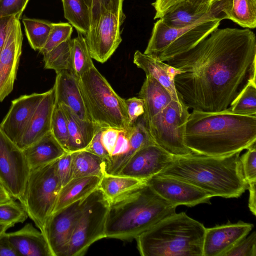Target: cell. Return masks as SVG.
<instances>
[{
	"label": "cell",
	"mask_w": 256,
	"mask_h": 256,
	"mask_svg": "<svg viewBox=\"0 0 256 256\" xmlns=\"http://www.w3.org/2000/svg\"><path fill=\"white\" fill-rule=\"evenodd\" d=\"M56 166L62 186L72 178V153L66 152L56 160Z\"/></svg>",
	"instance_id": "7bdbcfd3"
},
{
	"label": "cell",
	"mask_w": 256,
	"mask_h": 256,
	"mask_svg": "<svg viewBox=\"0 0 256 256\" xmlns=\"http://www.w3.org/2000/svg\"><path fill=\"white\" fill-rule=\"evenodd\" d=\"M232 0H214L210 10L206 14L195 12L184 0L170 8L160 19L168 26L182 28L192 24L214 20L229 19Z\"/></svg>",
	"instance_id": "e0dca14e"
},
{
	"label": "cell",
	"mask_w": 256,
	"mask_h": 256,
	"mask_svg": "<svg viewBox=\"0 0 256 256\" xmlns=\"http://www.w3.org/2000/svg\"><path fill=\"white\" fill-rule=\"evenodd\" d=\"M44 92L25 94L12 101L10 109L0 124V129L16 144L21 139Z\"/></svg>",
	"instance_id": "ac0fdd59"
},
{
	"label": "cell",
	"mask_w": 256,
	"mask_h": 256,
	"mask_svg": "<svg viewBox=\"0 0 256 256\" xmlns=\"http://www.w3.org/2000/svg\"><path fill=\"white\" fill-rule=\"evenodd\" d=\"M145 182L160 197L176 206L210 204L212 196L208 193L178 178L156 174Z\"/></svg>",
	"instance_id": "5bb4252c"
},
{
	"label": "cell",
	"mask_w": 256,
	"mask_h": 256,
	"mask_svg": "<svg viewBox=\"0 0 256 256\" xmlns=\"http://www.w3.org/2000/svg\"><path fill=\"white\" fill-rule=\"evenodd\" d=\"M144 182L132 177L105 174L100 178L98 188L112 200Z\"/></svg>",
	"instance_id": "1f68e13d"
},
{
	"label": "cell",
	"mask_w": 256,
	"mask_h": 256,
	"mask_svg": "<svg viewBox=\"0 0 256 256\" xmlns=\"http://www.w3.org/2000/svg\"><path fill=\"white\" fill-rule=\"evenodd\" d=\"M31 170L49 164L67 152L50 132L41 138L22 150Z\"/></svg>",
	"instance_id": "d4e9b609"
},
{
	"label": "cell",
	"mask_w": 256,
	"mask_h": 256,
	"mask_svg": "<svg viewBox=\"0 0 256 256\" xmlns=\"http://www.w3.org/2000/svg\"><path fill=\"white\" fill-rule=\"evenodd\" d=\"M134 64L158 80L170 94L172 100L183 103L178 95L174 85L175 76L180 72L178 70L158 58L136 50L134 56Z\"/></svg>",
	"instance_id": "7402d4cb"
},
{
	"label": "cell",
	"mask_w": 256,
	"mask_h": 256,
	"mask_svg": "<svg viewBox=\"0 0 256 256\" xmlns=\"http://www.w3.org/2000/svg\"><path fill=\"white\" fill-rule=\"evenodd\" d=\"M56 160L31 170L24 195L20 200L28 216L40 231L54 212L62 187Z\"/></svg>",
	"instance_id": "ba28073f"
},
{
	"label": "cell",
	"mask_w": 256,
	"mask_h": 256,
	"mask_svg": "<svg viewBox=\"0 0 256 256\" xmlns=\"http://www.w3.org/2000/svg\"><path fill=\"white\" fill-rule=\"evenodd\" d=\"M84 199L53 212L46 220L41 232L52 256H62L80 214Z\"/></svg>",
	"instance_id": "4fadbf2b"
},
{
	"label": "cell",
	"mask_w": 256,
	"mask_h": 256,
	"mask_svg": "<svg viewBox=\"0 0 256 256\" xmlns=\"http://www.w3.org/2000/svg\"><path fill=\"white\" fill-rule=\"evenodd\" d=\"M220 22L214 20L174 28L166 26L159 18L154 24L144 53L164 62L194 48L218 28Z\"/></svg>",
	"instance_id": "52a82bcc"
},
{
	"label": "cell",
	"mask_w": 256,
	"mask_h": 256,
	"mask_svg": "<svg viewBox=\"0 0 256 256\" xmlns=\"http://www.w3.org/2000/svg\"><path fill=\"white\" fill-rule=\"evenodd\" d=\"M101 132L102 128H100L85 150L107 160L109 158V154L101 141Z\"/></svg>",
	"instance_id": "bcb514c9"
},
{
	"label": "cell",
	"mask_w": 256,
	"mask_h": 256,
	"mask_svg": "<svg viewBox=\"0 0 256 256\" xmlns=\"http://www.w3.org/2000/svg\"><path fill=\"white\" fill-rule=\"evenodd\" d=\"M186 0L198 13L206 14L210 8V4L214 0Z\"/></svg>",
	"instance_id": "f907efd6"
},
{
	"label": "cell",
	"mask_w": 256,
	"mask_h": 256,
	"mask_svg": "<svg viewBox=\"0 0 256 256\" xmlns=\"http://www.w3.org/2000/svg\"><path fill=\"white\" fill-rule=\"evenodd\" d=\"M185 142L199 154L241 152L256 142V114H238L228 108L215 112L192 110L186 123Z\"/></svg>",
	"instance_id": "7a4b0ae2"
},
{
	"label": "cell",
	"mask_w": 256,
	"mask_h": 256,
	"mask_svg": "<svg viewBox=\"0 0 256 256\" xmlns=\"http://www.w3.org/2000/svg\"><path fill=\"white\" fill-rule=\"evenodd\" d=\"M240 153L223 156L194 153L174 156L172 162L158 174L188 182L212 198H238L248 188L242 168Z\"/></svg>",
	"instance_id": "3957f363"
},
{
	"label": "cell",
	"mask_w": 256,
	"mask_h": 256,
	"mask_svg": "<svg viewBox=\"0 0 256 256\" xmlns=\"http://www.w3.org/2000/svg\"><path fill=\"white\" fill-rule=\"evenodd\" d=\"M11 227H12V226L10 224L0 223V234L6 232L7 230Z\"/></svg>",
	"instance_id": "db71d44e"
},
{
	"label": "cell",
	"mask_w": 256,
	"mask_h": 256,
	"mask_svg": "<svg viewBox=\"0 0 256 256\" xmlns=\"http://www.w3.org/2000/svg\"><path fill=\"white\" fill-rule=\"evenodd\" d=\"M53 86L56 104L68 106L80 118L92 122L82 95L78 79L69 70L57 73Z\"/></svg>",
	"instance_id": "44dd1931"
},
{
	"label": "cell",
	"mask_w": 256,
	"mask_h": 256,
	"mask_svg": "<svg viewBox=\"0 0 256 256\" xmlns=\"http://www.w3.org/2000/svg\"><path fill=\"white\" fill-rule=\"evenodd\" d=\"M183 103L172 101L154 116L146 126L154 143L173 156H184L193 152L186 146V123L190 113Z\"/></svg>",
	"instance_id": "30bf717a"
},
{
	"label": "cell",
	"mask_w": 256,
	"mask_h": 256,
	"mask_svg": "<svg viewBox=\"0 0 256 256\" xmlns=\"http://www.w3.org/2000/svg\"><path fill=\"white\" fill-rule=\"evenodd\" d=\"M60 105L64 111L68 124L67 152H74L85 150L101 128L90 121L80 118L68 106Z\"/></svg>",
	"instance_id": "cb8c5ba5"
},
{
	"label": "cell",
	"mask_w": 256,
	"mask_h": 256,
	"mask_svg": "<svg viewBox=\"0 0 256 256\" xmlns=\"http://www.w3.org/2000/svg\"><path fill=\"white\" fill-rule=\"evenodd\" d=\"M176 207L144 182L110 200L106 238L122 240L136 238L164 218L176 213Z\"/></svg>",
	"instance_id": "277c9868"
},
{
	"label": "cell",
	"mask_w": 256,
	"mask_h": 256,
	"mask_svg": "<svg viewBox=\"0 0 256 256\" xmlns=\"http://www.w3.org/2000/svg\"><path fill=\"white\" fill-rule=\"evenodd\" d=\"M72 153V178L106 174V159L85 150Z\"/></svg>",
	"instance_id": "83f0119b"
},
{
	"label": "cell",
	"mask_w": 256,
	"mask_h": 256,
	"mask_svg": "<svg viewBox=\"0 0 256 256\" xmlns=\"http://www.w3.org/2000/svg\"><path fill=\"white\" fill-rule=\"evenodd\" d=\"M222 256H256V232L242 239Z\"/></svg>",
	"instance_id": "ab89813d"
},
{
	"label": "cell",
	"mask_w": 256,
	"mask_h": 256,
	"mask_svg": "<svg viewBox=\"0 0 256 256\" xmlns=\"http://www.w3.org/2000/svg\"><path fill=\"white\" fill-rule=\"evenodd\" d=\"M78 80L92 122L101 128L124 129L129 126L125 99L114 90L94 66Z\"/></svg>",
	"instance_id": "8992f818"
},
{
	"label": "cell",
	"mask_w": 256,
	"mask_h": 256,
	"mask_svg": "<svg viewBox=\"0 0 256 256\" xmlns=\"http://www.w3.org/2000/svg\"><path fill=\"white\" fill-rule=\"evenodd\" d=\"M129 126H133L144 114V102L140 98L132 97L125 99Z\"/></svg>",
	"instance_id": "ee69618b"
},
{
	"label": "cell",
	"mask_w": 256,
	"mask_h": 256,
	"mask_svg": "<svg viewBox=\"0 0 256 256\" xmlns=\"http://www.w3.org/2000/svg\"><path fill=\"white\" fill-rule=\"evenodd\" d=\"M184 0H155L152 4L156 13L154 19L160 18L170 8Z\"/></svg>",
	"instance_id": "7dc6e473"
},
{
	"label": "cell",
	"mask_w": 256,
	"mask_h": 256,
	"mask_svg": "<svg viewBox=\"0 0 256 256\" xmlns=\"http://www.w3.org/2000/svg\"><path fill=\"white\" fill-rule=\"evenodd\" d=\"M110 200L98 188L84 198L82 212L62 256L84 255L96 242L106 238Z\"/></svg>",
	"instance_id": "9c48e42d"
},
{
	"label": "cell",
	"mask_w": 256,
	"mask_h": 256,
	"mask_svg": "<svg viewBox=\"0 0 256 256\" xmlns=\"http://www.w3.org/2000/svg\"><path fill=\"white\" fill-rule=\"evenodd\" d=\"M173 156L156 144H150L136 152L116 175L145 182L159 174Z\"/></svg>",
	"instance_id": "2e32d148"
},
{
	"label": "cell",
	"mask_w": 256,
	"mask_h": 256,
	"mask_svg": "<svg viewBox=\"0 0 256 256\" xmlns=\"http://www.w3.org/2000/svg\"><path fill=\"white\" fill-rule=\"evenodd\" d=\"M26 36L32 48L41 50L50 35L52 23L44 20L24 17L22 20Z\"/></svg>",
	"instance_id": "d6a6232c"
},
{
	"label": "cell",
	"mask_w": 256,
	"mask_h": 256,
	"mask_svg": "<svg viewBox=\"0 0 256 256\" xmlns=\"http://www.w3.org/2000/svg\"><path fill=\"white\" fill-rule=\"evenodd\" d=\"M13 198L0 182V204L10 202Z\"/></svg>",
	"instance_id": "f5cc1de1"
},
{
	"label": "cell",
	"mask_w": 256,
	"mask_h": 256,
	"mask_svg": "<svg viewBox=\"0 0 256 256\" xmlns=\"http://www.w3.org/2000/svg\"><path fill=\"white\" fill-rule=\"evenodd\" d=\"M256 182L248 184V190L250 192L248 208L252 214H256Z\"/></svg>",
	"instance_id": "816d5d0a"
},
{
	"label": "cell",
	"mask_w": 256,
	"mask_h": 256,
	"mask_svg": "<svg viewBox=\"0 0 256 256\" xmlns=\"http://www.w3.org/2000/svg\"><path fill=\"white\" fill-rule=\"evenodd\" d=\"M240 160L244 176L248 184L256 182V142L250 146Z\"/></svg>",
	"instance_id": "60d3db41"
},
{
	"label": "cell",
	"mask_w": 256,
	"mask_h": 256,
	"mask_svg": "<svg viewBox=\"0 0 256 256\" xmlns=\"http://www.w3.org/2000/svg\"><path fill=\"white\" fill-rule=\"evenodd\" d=\"M50 132L66 151L68 139L67 122L62 108L56 102L52 116Z\"/></svg>",
	"instance_id": "d590c367"
},
{
	"label": "cell",
	"mask_w": 256,
	"mask_h": 256,
	"mask_svg": "<svg viewBox=\"0 0 256 256\" xmlns=\"http://www.w3.org/2000/svg\"><path fill=\"white\" fill-rule=\"evenodd\" d=\"M43 56L46 69L53 70L56 74L62 70H70L72 58L71 38L62 42Z\"/></svg>",
	"instance_id": "836d02e7"
},
{
	"label": "cell",
	"mask_w": 256,
	"mask_h": 256,
	"mask_svg": "<svg viewBox=\"0 0 256 256\" xmlns=\"http://www.w3.org/2000/svg\"><path fill=\"white\" fill-rule=\"evenodd\" d=\"M100 180L94 176L72 178L62 187L53 212L86 197L98 188Z\"/></svg>",
	"instance_id": "4316f807"
},
{
	"label": "cell",
	"mask_w": 256,
	"mask_h": 256,
	"mask_svg": "<svg viewBox=\"0 0 256 256\" xmlns=\"http://www.w3.org/2000/svg\"><path fill=\"white\" fill-rule=\"evenodd\" d=\"M28 215L20 204L14 200L0 204V223L13 226L16 224L22 223Z\"/></svg>",
	"instance_id": "f35d334b"
},
{
	"label": "cell",
	"mask_w": 256,
	"mask_h": 256,
	"mask_svg": "<svg viewBox=\"0 0 256 256\" xmlns=\"http://www.w3.org/2000/svg\"><path fill=\"white\" fill-rule=\"evenodd\" d=\"M29 0H1L0 2V18L14 16L20 20Z\"/></svg>",
	"instance_id": "b9f144b4"
},
{
	"label": "cell",
	"mask_w": 256,
	"mask_h": 256,
	"mask_svg": "<svg viewBox=\"0 0 256 256\" xmlns=\"http://www.w3.org/2000/svg\"><path fill=\"white\" fill-rule=\"evenodd\" d=\"M16 17L8 16L0 18V53L4 46L8 32Z\"/></svg>",
	"instance_id": "c3c4849f"
},
{
	"label": "cell",
	"mask_w": 256,
	"mask_h": 256,
	"mask_svg": "<svg viewBox=\"0 0 256 256\" xmlns=\"http://www.w3.org/2000/svg\"><path fill=\"white\" fill-rule=\"evenodd\" d=\"M206 228L184 212H176L135 239L142 256H202Z\"/></svg>",
	"instance_id": "5b68a950"
},
{
	"label": "cell",
	"mask_w": 256,
	"mask_h": 256,
	"mask_svg": "<svg viewBox=\"0 0 256 256\" xmlns=\"http://www.w3.org/2000/svg\"><path fill=\"white\" fill-rule=\"evenodd\" d=\"M55 104L54 86L44 95L35 110L21 139L16 144L24 150L50 132L52 114Z\"/></svg>",
	"instance_id": "ffe728a7"
},
{
	"label": "cell",
	"mask_w": 256,
	"mask_h": 256,
	"mask_svg": "<svg viewBox=\"0 0 256 256\" xmlns=\"http://www.w3.org/2000/svg\"><path fill=\"white\" fill-rule=\"evenodd\" d=\"M0 256H19L10 242L6 232L0 234Z\"/></svg>",
	"instance_id": "681fc988"
},
{
	"label": "cell",
	"mask_w": 256,
	"mask_h": 256,
	"mask_svg": "<svg viewBox=\"0 0 256 256\" xmlns=\"http://www.w3.org/2000/svg\"><path fill=\"white\" fill-rule=\"evenodd\" d=\"M256 72H250L246 84L228 108L230 110L238 114H256Z\"/></svg>",
	"instance_id": "f546056e"
},
{
	"label": "cell",
	"mask_w": 256,
	"mask_h": 256,
	"mask_svg": "<svg viewBox=\"0 0 256 256\" xmlns=\"http://www.w3.org/2000/svg\"><path fill=\"white\" fill-rule=\"evenodd\" d=\"M84 0L90 10V8L91 6V3H92V0Z\"/></svg>",
	"instance_id": "11a10c76"
},
{
	"label": "cell",
	"mask_w": 256,
	"mask_h": 256,
	"mask_svg": "<svg viewBox=\"0 0 256 256\" xmlns=\"http://www.w3.org/2000/svg\"><path fill=\"white\" fill-rule=\"evenodd\" d=\"M30 171L22 150L0 129V182L13 198L22 197Z\"/></svg>",
	"instance_id": "8fae6325"
},
{
	"label": "cell",
	"mask_w": 256,
	"mask_h": 256,
	"mask_svg": "<svg viewBox=\"0 0 256 256\" xmlns=\"http://www.w3.org/2000/svg\"><path fill=\"white\" fill-rule=\"evenodd\" d=\"M253 224L240 220L206 228L202 256H222L238 242L248 235Z\"/></svg>",
	"instance_id": "d6986e66"
},
{
	"label": "cell",
	"mask_w": 256,
	"mask_h": 256,
	"mask_svg": "<svg viewBox=\"0 0 256 256\" xmlns=\"http://www.w3.org/2000/svg\"><path fill=\"white\" fill-rule=\"evenodd\" d=\"M120 130L114 128H102L101 141L109 158L114 150Z\"/></svg>",
	"instance_id": "f6af8a7d"
},
{
	"label": "cell",
	"mask_w": 256,
	"mask_h": 256,
	"mask_svg": "<svg viewBox=\"0 0 256 256\" xmlns=\"http://www.w3.org/2000/svg\"><path fill=\"white\" fill-rule=\"evenodd\" d=\"M22 40L20 20L16 18L0 53V102L13 90L22 54Z\"/></svg>",
	"instance_id": "9a60e30c"
},
{
	"label": "cell",
	"mask_w": 256,
	"mask_h": 256,
	"mask_svg": "<svg viewBox=\"0 0 256 256\" xmlns=\"http://www.w3.org/2000/svg\"><path fill=\"white\" fill-rule=\"evenodd\" d=\"M72 26L68 22L52 23V29L44 47L39 52L43 54L62 42L70 39Z\"/></svg>",
	"instance_id": "8d00e7d4"
},
{
	"label": "cell",
	"mask_w": 256,
	"mask_h": 256,
	"mask_svg": "<svg viewBox=\"0 0 256 256\" xmlns=\"http://www.w3.org/2000/svg\"><path fill=\"white\" fill-rule=\"evenodd\" d=\"M229 20L244 28H256V0H232Z\"/></svg>",
	"instance_id": "e575fe53"
},
{
	"label": "cell",
	"mask_w": 256,
	"mask_h": 256,
	"mask_svg": "<svg viewBox=\"0 0 256 256\" xmlns=\"http://www.w3.org/2000/svg\"><path fill=\"white\" fill-rule=\"evenodd\" d=\"M64 18L78 32L86 36L90 27V10L84 0H62Z\"/></svg>",
	"instance_id": "f1b7e54d"
},
{
	"label": "cell",
	"mask_w": 256,
	"mask_h": 256,
	"mask_svg": "<svg viewBox=\"0 0 256 256\" xmlns=\"http://www.w3.org/2000/svg\"><path fill=\"white\" fill-rule=\"evenodd\" d=\"M1 0H0V2Z\"/></svg>",
	"instance_id": "9f6ffc18"
},
{
	"label": "cell",
	"mask_w": 256,
	"mask_h": 256,
	"mask_svg": "<svg viewBox=\"0 0 256 256\" xmlns=\"http://www.w3.org/2000/svg\"><path fill=\"white\" fill-rule=\"evenodd\" d=\"M124 0H92L90 8V30L96 24L100 14L106 10L112 11L126 18L123 12Z\"/></svg>",
	"instance_id": "74e56055"
},
{
	"label": "cell",
	"mask_w": 256,
	"mask_h": 256,
	"mask_svg": "<svg viewBox=\"0 0 256 256\" xmlns=\"http://www.w3.org/2000/svg\"><path fill=\"white\" fill-rule=\"evenodd\" d=\"M72 42L71 66L70 72L77 79L94 66L85 37L78 32Z\"/></svg>",
	"instance_id": "4dcf8cb0"
},
{
	"label": "cell",
	"mask_w": 256,
	"mask_h": 256,
	"mask_svg": "<svg viewBox=\"0 0 256 256\" xmlns=\"http://www.w3.org/2000/svg\"><path fill=\"white\" fill-rule=\"evenodd\" d=\"M6 234L19 256H52L44 234L32 224H26L21 229Z\"/></svg>",
	"instance_id": "603a6c76"
},
{
	"label": "cell",
	"mask_w": 256,
	"mask_h": 256,
	"mask_svg": "<svg viewBox=\"0 0 256 256\" xmlns=\"http://www.w3.org/2000/svg\"><path fill=\"white\" fill-rule=\"evenodd\" d=\"M256 60V36L250 29L218 28L164 62L180 71L174 85L188 108L215 112L228 108Z\"/></svg>",
	"instance_id": "6da1fadb"
},
{
	"label": "cell",
	"mask_w": 256,
	"mask_h": 256,
	"mask_svg": "<svg viewBox=\"0 0 256 256\" xmlns=\"http://www.w3.org/2000/svg\"><path fill=\"white\" fill-rule=\"evenodd\" d=\"M125 19L110 10L100 14L84 36L92 59L103 64L111 57L122 41L120 28Z\"/></svg>",
	"instance_id": "7c38bea8"
},
{
	"label": "cell",
	"mask_w": 256,
	"mask_h": 256,
	"mask_svg": "<svg viewBox=\"0 0 256 256\" xmlns=\"http://www.w3.org/2000/svg\"><path fill=\"white\" fill-rule=\"evenodd\" d=\"M144 102L142 118L146 124L164 108L172 100L167 90L150 75L146 78L138 92Z\"/></svg>",
	"instance_id": "484cf974"
}]
</instances>
